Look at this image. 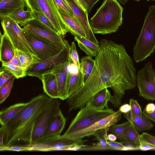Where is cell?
<instances>
[{
  "label": "cell",
  "instance_id": "9a60e30c",
  "mask_svg": "<svg viewBox=\"0 0 155 155\" xmlns=\"http://www.w3.org/2000/svg\"><path fill=\"white\" fill-rule=\"evenodd\" d=\"M72 10L74 16L82 26L86 34V39L94 44L99 45V43L90 28L88 19V12L80 8L73 0H65Z\"/></svg>",
  "mask_w": 155,
  "mask_h": 155
},
{
  "label": "cell",
  "instance_id": "f6af8a7d",
  "mask_svg": "<svg viewBox=\"0 0 155 155\" xmlns=\"http://www.w3.org/2000/svg\"><path fill=\"white\" fill-rule=\"evenodd\" d=\"M143 110L148 114H151L155 111V104L149 103L146 106Z\"/></svg>",
  "mask_w": 155,
  "mask_h": 155
},
{
  "label": "cell",
  "instance_id": "3957f363",
  "mask_svg": "<svg viewBox=\"0 0 155 155\" xmlns=\"http://www.w3.org/2000/svg\"><path fill=\"white\" fill-rule=\"evenodd\" d=\"M123 10L117 0H104L89 21L93 33L104 35L116 32L122 24Z\"/></svg>",
  "mask_w": 155,
  "mask_h": 155
},
{
  "label": "cell",
  "instance_id": "60d3db41",
  "mask_svg": "<svg viewBox=\"0 0 155 155\" xmlns=\"http://www.w3.org/2000/svg\"><path fill=\"white\" fill-rule=\"evenodd\" d=\"M13 76L11 73L1 67L0 72V87Z\"/></svg>",
  "mask_w": 155,
  "mask_h": 155
},
{
  "label": "cell",
  "instance_id": "f907efd6",
  "mask_svg": "<svg viewBox=\"0 0 155 155\" xmlns=\"http://www.w3.org/2000/svg\"><path fill=\"white\" fill-rule=\"evenodd\" d=\"M118 1L120 2L123 5H125L126 4V3L127 2L128 0H117Z\"/></svg>",
  "mask_w": 155,
  "mask_h": 155
},
{
  "label": "cell",
  "instance_id": "ffe728a7",
  "mask_svg": "<svg viewBox=\"0 0 155 155\" xmlns=\"http://www.w3.org/2000/svg\"><path fill=\"white\" fill-rule=\"evenodd\" d=\"M84 83L83 75L80 69L79 72L76 73H71L68 70L66 82L68 98L74 95L83 86Z\"/></svg>",
  "mask_w": 155,
  "mask_h": 155
},
{
  "label": "cell",
  "instance_id": "816d5d0a",
  "mask_svg": "<svg viewBox=\"0 0 155 155\" xmlns=\"http://www.w3.org/2000/svg\"><path fill=\"white\" fill-rule=\"evenodd\" d=\"M4 0H0V3L4 1Z\"/></svg>",
  "mask_w": 155,
  "mask_h": 155
},
{
  "label": "cell",
  "instance_id": "1f68e13d",
  "mask_svg": "<svg viewBox=\"0 0 155 155\" xmlns=\"http://www.w3.org/2000/svg\"><path fill=\"white\" fill-rule=\"evenodd\" d=\"M124 132L130 143L134 144L137 147L141 145L140 135L131 123L125 129Z\"/></svg>",
  "mask_w": 155,
  "mask_h": 155
},
{
  "label": "cell",
  "instance_id": "681fc988",
  "mask_svg": "<svg viewBox=\"0 0 155 155\" xmlns=\"http://www.w3.org/2000/svg\"><path fill=\"white\" fill-rule=\"evenodd\" d=\"M117 137L115 135L111 133L107 134L106 139L107 140L114 141L117 140Z\"/></svg>",
  "mask_w": 155,
  "mask_h": 155
},
{
  "label": "cell",
  "instance_id": "8fae6325",
  "mask_svg": "<svg viewBox=\"0 0 155 155\" xmlns=\"http://www.w3.org/2000/svg\"><path fill=\"white\" fill-rule=\"evenodd\" d=\"M23 27V30L48 40L60 48H64L70 46L64 37L36 18L30 21Z\"/></svg>",
  "mask_w": 155,
  "mask_h": 155
},
{
  "label": "cell",
  "instance_id": "9c48e42d",
  "mask_svg": "<svg viewBox=\"0 0 155 155\" xmlns=\"http://www.w3.org/2000/svg\"><path fill=\"white\" fill-rule=\"evenodd\" d=\"M151 61L147 63L137 72V84L139 95L148 100L155 101V70Z\"/></svg>",
  "mask_w": 155,
  "mask_h": 155
},
{
  "label": "cell",
  "instance_id": "bcb514c9",
  "mask_svg": "<svg viewBox=\"0 0 155 155\" xmlns=\"http://www.w3.org/2000/svg\"><path fill=\"white\" fill-rule=\"evenodd\" d=\"M131 109V107L129 104H125L121 106L118 110L122 113L126 114L130 111Z\"/></svg>",
  "mask_w": 155,
  "mask_h": 155
},
{
  "label": "cell",
  "instance_id": "7dc6e473",
  "mask_svg": "<svg viewBox=\"0 0 155 155\" xmlns=\"http://www.w3.org/2000/svg\"><path fill=\"white\" fill-rule=\"evenodd\" d=\"M4 131L1 127L0 128V148L5 146L4 143Z\"/></svg>",
  "mask_w": 155,
  "mask_h": 155
},
{
  "label": "cell",
  "instance_id": "ba28073f",
  "mask_svg": "<svg viewBox=\"0 0 155 155\" xmlns=\"http://www.w3.org/2000/svg\"><path fill=\"white\" fill-rule=\"evenodd\" d=\"M22 31L28 43L41 61L58 54L64 48L41 37Z\"/></svg>",
  "mask_w": 155,
  "mask_h": 155
},
{
  "label": "cell",
  "instance_id": "5b68a950",
  "mask_svg": "<svg viewBox=\"0 0 155 155\" xmlns=\"http://www.w3.org/2000/svg\"><path fill=\"white\" fill-rule=\"evenodd\" d=\"M27 9L42 13L64 37L69 32L54 0H25Z\"/></svg>",
  "mask_w": 155,
  "mask_h": 155
},
{
  "label": "cell",
  "instance_id": "7a4b0ae2",
  "mask_svg": "<svg viewBox=\"0 0 155 155\" xmlns=\"http://www.w3.org/2000/svg\"><path fill=\"white\" fill-rule=\"evenodd\" d=\"M52 100L44 94L33 97L16 116L1 126L5 132V146L13 145L20 141L31 144L35 124Z\"/></svg>",
  "mask_w": 155,
  "mask_h": 155
},
{
  "label": "cell",
  "instance_id": "d590c367",
  "mask_svg": "<svg viewBox=\"0 0 155 155\" xmlns=\"http://www.w3.org/2000/svg\"><path fill=\"white\" fill-rule=\"evenodd\" d=\"M107 143L113 148V150H137L136 147H127L124 145V143L121 142H117L107 141Z\"/></svg>",
  "mask_w": 155,
  "mask_h": 155
},
{
  "label": "cell",
  "instance_id": "6da1fadb",
  "mask_svg": "<svg viewBox=\"0 0 155 155\" xmlns=\"http://www.w3.org/2000/svg\"><path fill=\"white\" fill-rule=\"evenodd\" d=\"M95 56L92 70L83 86L68 98V112L81 109L100 91L110 87L113 91L109 102L118 107L126 91L137 85L136 70L124 46L110 40L103 39Z\"/></svg>",
  "mask_w": 155,
  "mask_h": 155
},
{
  "label": "cell",
  "instance_id": "484cf974",
  "mask_svg": "<svg viewBox=\"0 0 155 155\" xmlns=\"http://www.w3.org/2000/svg\"><path fill=\"white\" fill-rule=\"evenodd\" d=\"M28 103V102L16 103L1 111L0 112V123L1 126L6 125L26 107Z\"/></svg>",
  "mask_w": 155,
  "mask_h": 155
},
{
  "label": "cell",
  "instance_id": "e575fe53",
  "mask_svg": "<svg viewBox=\"0 0 155 155\" xmlns=\"http://www.w3.org/2000/svg\"><path fill=\"white\" fill-rule=\"evenodd\" d=\"M32 12L36 19L46 25L53 31L60 35L58 31L52 22L44 14L42 13L35 11H33Z\"/></svg>",
  "mask_w": 155,
  "mask_h": 155
},
{
  "label": "cell",
  "instance_id": "f546056e",
  "mask_svg": "<svg viewBox=\"0 0 155 155\" xmlns=\"http://www.w3.org/2000/svg\"><path fill=\"white\" fill-rule=\"evenodd\" d=\"M94 60L87 55L82 57L80 63V70L83 75L84 82L91 73L94 65Z\"/></svg>",
  "mask_w": 155,
  "mask_h": 155
},
{
  "label": "cell",
  "instance_id": "8992f818",
  "mask_svg": "<svg viewBox=\"0 0 155 155\" xmlns=\"http://www.w3.org/2000/svg\"><path fill=\"white\" fill-rule=\"evenodd\" d=\"M115 112L109 107L102 110H94L85 106L80 110L67 130L61 135L66 136L86 128L95 122Z\"/></svg>",
  "mask_w": 155,
  "mask_h": 155
},
{
  "label": "cell",
  "instance_id": "d6a6232c",
  "mask_svg": "<svg viewBox=\"0 0 155 155\" xmlns=\"http://www.w3.org/2000/svg\"><path fill=\"white\" fill-rule=\"evenodd\" d=\"M2 68L11 73L17 79L26 76V69L21 66H17L8 63H2Z\"/></svg>",
  "mask_w": 155,
  "mask_h": 155
},
{
  "label": "cell",
  "instance_id": "52a82bcc",
  "mask_svg": "<svg viewBox=\"0 0 155 155\" xmlns=\"http://www.w3.org/2000/svg\"><path fill=\"white\" fill-rule=\"evenodd\" d=\"M70 52V46L58 54L31 65L26 69V75L36 77L41 80L43 74L51 73L59 64L71 60Z\"/></svg>",
  "mask_w": 155,
  "mask_h": 155
},
{
  "label": "cell",
  "instance_id": "7402d4cb",
  "mask_svg": "<svg viewBox=\"0 0 155 155\" xmlns=\"http://www.w3.org/2000/svg\"><path fill=\"white\" fill-rule=\"evenodd\" d=\"M26 5L25 0H4L0 3L1 18L19 10H24Z\"/></svg>",
  "mask_w": 155,
  "mask_h": 155
},
{
  "label": "cell",
  "instance_id": "f5cc1de1",
  "mask_svg": "<svg viewBox=\"0 0 155 155\" xmlns=\"http://www.w3.org/2000/svg\"><path fill=\"white\" fill-rule=\"evenodd\" d=\"M147 1H155V0H147Z\"/></svg>",
  "mask_w": 155,
  "mask_h": 155
},
{
  "label": "cell",
  "instance_id": "c3c4849f",
  "mask_svg": "<svg viewBox=\"0 0 155 155\" xmlns=\"http://www.w3.org/2000/svg\"><path fill=\"white\" fill-rule=\"evenodd\" d=\"M142 112L145 116L155 123V111L151 114H147L143 110Z\"/></svg>",
  "mask_w": 155,
  "mask_h": 155
},
{
  "label": "cell",
  "instance_id": "f35d334b",
  "mask_svg": "<svg viewBox=\"0 0 155 155\" xmlns=\"http://www.w3.org/2000/svg\"><path fill=\"white\" fill-rule=\"evenodd\" d=\"M71 58L74 63L80 69V62L75 45L73 41L71 46Z\"/></svg>",
  "mask_w": 155,
  "mask_h": 155
},
{
  "label": "cell",
  "instance_id": "277c9868",
  "mask_svg": "<svg viewBox=\"0 0 155 155\" xmlns=\"http://www.w3.org/2000/svg\"><path fill=\"white\" fill-rule=\"evenodd\" d=\"M155 50V5L150 6L140 34L134 46V60L137 63L150 56Z\"/></svg>",
  "mask_w": 155,
  "mask_h": 155
},
{
  "label": "cell",
  "instance_id": "e0dca14e",
  "mask_svg": "<svg viewBox=\"0 0 155 155\" xmlns=\"http://www.w3.org/2000/svg\"><path fill=\"white\" fill-rule=\"evenodd\" d=\"M66 123V119L60 109L49 124L42 139L60 136Z\"/></svg>",
  "mask_w": 155,
  "mask_h": 155
},
{
  "label": "cell",
  "instance_id": "d6986e66",
  "mask_svg": "<svg viewBox=\"0 0 155 155\" xmlns=\"http://www.w3.org/2000/svg\"><path fill=\"white\" fill-rule=\"evenodd\" d=\"M58 8L69 32L73 35L76 34L86 38V35L84 29L77 18L75 16Z\"/></svg>",
  "mask_w": 155,
  "mask_h": 155
},
{
  "label": "cell",
  "instance_id": "ab89813d",
  "mask_svg": "<svg viewBox=\"0 0 155 155\" xmlns=\"http://www.w3.org/2000/svg\"><path fill=\"white\" fill-rule=\"evenodd\" d=\"M141 140L149 145L155 147V137L147 132L140 135Z\"/></svg>",
  "mask_w": 155,
  "mask_h": 155
},
{
  "label": "cell",
  "instance_id": "7c38bea8",
  "mask_svg": "<svg viewBox=\"0 0 155 155\" xmlns=\"http://www.w3.org/2000/svg\"><path fill=\"white\" fill-rule=\"evenodd\" d=\"M122 113L118 110L111 115L95 122L86 128L66 136L61 135L60 137L67 139L76 140L92 135L100 129L110 128L120 120Z\"/></svg>",
  "mask_w": 155,
  "mask_h": 155
},
{
  "label": "cell",
  "instance_id": "f1b7e54d",
  "mask_svg": "<svg viewBox=\"0 0 155 155\" xmlns=\"http://www.w3.org/2000/svg\"><path fill=\"white\" fill-rule=\"evenodd\" d=\"M129 121L123 123L116 124L111 126L109 130L111 133L114 134L117 138L124 143H131L125 134L124 131L125 129L130 124Z\"/></svg>",
  "mask_w": 155,
  "mask_h": 155
},
{
  "label": "cell",
  "instance_id": "cb8c5ba5",
  "mask_svg": "<svg viewBox=\"0 0 155 155\" xmlns=\"http://www.w3.org/2000/svg\"><path fill=\"white\" fill-rule=\"evenodd\" d=\"M0 60L2 63H8L13 57L15 49L10 40L4 33L0 34Z\"/></svg>",
  "mask_w": 155,
  "mask_h": 155
},
{
  "label": "cell",
  "instance_id": "4316f807",
  "mask_svg": "<svg viewBox=\"0 0 155 155\" xmlns=\"http://www.w3.org/2000/svg\"><path fill=\"white\" fill-rule=\"evenodd\" d=\"M75 41L77 42L80 48L87 54L91 57H95L100 48L98 45L83 37L76 34L74 35Z\"/></svg>",
  "mask_w": 155,
  "mask_h": 155
},
{
  "label": "cell",
  "instance_id": "ac0fdd59",
  "mask_svg": "<svg viewBox=\"0 0 155 155\" xmlns=\"http://www.w3.org/2000/svg\"><path fill=\"white\" fill-rule=\"evenodd\" d=\"M111 96L107 88H105L91 97L85 106L94 110H102L108 108L107 103Z\"/></svg>",
  "mask_w": 155,
  "mask_h": 155
},
{
  "label": "cell",
  "instance_id": "7bdbcfd3",
  "mask_svg": "<svg viewBox=\"0 0 155 155\" xmlns=\"http://www.w3.org/2000/svg\"><path fill=\"white\" fill-rule=\"evenodd\" d=\"M8 63L17 66H21L18 53L15 49V54L12 59Z\"/></svg>",
  "mask_w": 155,
  "mask_h": 155
},
{
  "label": "cell",
  "instance_id": "b9f144b4",
  "mask_svg": "<svg viewBox=\"0 0 155 155\" xmlns=\"http://www.w3.org/2000/svg\"><path fill=\"white\" fill-rule=\"evenodd\" d=\"M58 7L69 14L74 16L72 10L65 0H54Z\"/></svg>",
  "mask_w": 155,
  "mask_h": 155
},
{
  "label": "cell",
  "instance_id": "5bb4252c",
  "mask_svg": "<svg viewBox=\"0 0 155 155\" xmlns=\"http://www.w3.org/2000/svg\"><path fill=\"white\" fill-rule=\"evenodd\" d=\"M58 99H52L49 105L38 120L33 130L31 144L35 143L43 138L49 124L60 109L61 102Z\"/></svg>",
  "mask_w": 155,
  "mask_h": 155
},
{
  "label": "cell",
  "instance_id": "83f0119b",
  "mask_svg": "<svg viewBox=\"0 0 155 155\" xmlns=\"http://www.w3.org/2000/svg\"><path fill=\"white\" fill-rule=\"evenodd\" d=\"M8 17L22 26L30 21L36 18L33 12L28 9L26 11H18L11 14Z\"/></svg>",
  "mask_w": 155,
  "mask_h": 155
},
{
  "label": "cell",
  "instance_id": "2e32d148",
  "mask_svg": "<svg viewBox=\"0 0 155 155\" xmlns=\"http://www.w3.org/2000/svg\"><path fill=\"white\" fill-rule=\"evenodd\" d=\"M71 60L58 65L51 72L55 76L58 86L59 99L63 101L68 98L66 87L68 67Z\"/></svg>",
  "mask_w": 155,
  "mask_h": 155
},
{
  "label": "cell",
  "instance_id": "603a6c76",
  "mask_svg": "<svg viewBox=\"0 0 155 155\" xmlns=\"http://www.w3.org/2000/svg\"><path fill=\"white\" fill-rule=\"evenodd\" d=\"M124 116L138 132L149 130L153 127V124L150 120L143 114L139 116L134 115L130 111L124 114Z\"/></svg>",
  "mask_w": 155,
  "mask_h": 155
},
{
  "label": "cell",
  "instance_id": "d4e9b609",
  "mask_svg": "<svg viewBox=\"0 0 155 155\" xmlns=\"http://www.w3.org/2000/svg\"><path fill=\"white\" fill-rule=\"evenodd\" d=\"M109 128L100 129L92 135L98 141V142L91 146L85 145L83 147L81 150H113V148L107 143L106 137Z\"/></svg>",
  "mask_w": 155,
  "mask_h": 155
},
{
  "label": "cell",
  "instance_id": "44dd1931",
  "mask_svg": "<svg viewBox=\"0 0 155 155\" xmlns=\"http://www.w3.org/2000/svg\"><path fill=\"white\" fill-rule=\"evenodd\" d=\"M41 81L45 94L52 99H59L58 86L55 75L52 73L43 74Z\"/></svg>",
  "mask_w": 155,
  "mask_h": 155
},
{
  "label": "cell",
  "instance_id": "4fadbf2b",
  "mask_svg": "<svg viewBox=\"0 0 155 155\" xmlns=\"http://www.w3.org/2000/svg\"><path fill=\"white\" fill-rule=\"evenodd\" d=\"M87 140H72L59 137L43 138L37 142L29 144L31 151H49L54 150H69L71 147L84 144Z\"/></svg>",
  "mask_w": 155,
  "mask_h": 155
},
{
  "label": "cell",
  "instance_id": "8d00e7d4",
  "mask_svg": "<svg viewBox=\"0 0 155 155\" xmlns=\"http://www.w3.org/2000/svg\"><path fill=\"white\" fill-rule=\"evenodd\" d=\"M1 151H31V148L29 144L26 146H4L0 148Z\"/></svg>",
  "mask_w": 155,
  "mask_h": 155
},
{
  "label": "cell",
  "instance_id": "ee69618b",
  "mask_svg": "<svg viewBox=\"0 0 155 155\" xmlns=\"http://www.w3.org/2000/svg\"><path fill=\"white\" fill-rule=\"evenodd\" d=\"M85 3L88 13H90L94 5L99 0H83Z\"/></svg>",
  "mask_w": 155,
  "mask_h": 155
},
{
  "label": "cell",
  "instance_id": "74e56055",
  "mask_svg": "<svg viewBox=\"0 0 155 155\" xmlns=\"http://www.w3.org/2000/svg\"><path fill=\"white\" fill-rule=\"evenodd\" d=\"M129 104L131 108L130 112L132 114L139 116H141L143 114L141 108L136 100L130 98Z\"/></svg>",
  "mask_w": 155,
  "mask_h": 155
},
{
  "label": "cell",
  "instance_id": "836d02e7",
  "mask_svg": "<svg viewBox=\"0 0 155 155\" xmlns=\"http://www.w3.org/2000/svg\"><path fill=\"white\" fill-rule=\"evenodd\" d=\"M15 76H13L7 81L0 87V103L3 102L9 96L12 88Z\"/></svg>",
  "mask_w": 155,
  "mask_h": 155
},
{
  "label": "cell",
  "instance_id": "4dcf8cb0",
  "mask_svg": "<svg viewBox=\"0 0 155 155\" xmlns=\"http://www.w3.org/2000/svg\"><path fill=\"white\" fill-rule=\"evenodd\" d=\"M20 60L21 67L26 69L31 65L39 62L40 60L29 53L16 49Z\"/></svg>",
  "mask_w": 155,
  "mask_h": 155
},
{
  "label": "cell",
  "instance_id": "30bf717a",
  "mask_svg": "<svg viewBox=\"0 0 155 155\" xmlns=\"http://www.w3.org/2000/svg\"><path fill=\"white\" fill-rule=\"evenodd\" d=\"M2 19L1 23L4 33L8 36L15 49L38 57L28 43L19 25L8 17Z\"/></svg>",
  "mask_w": 155,
  "mask_h": 155
}]
</instances>
